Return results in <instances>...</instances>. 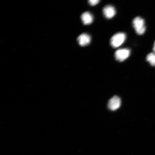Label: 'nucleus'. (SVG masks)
Returning <instances> with one entry per match:
<instances>
[{"label": "nucleus", "mask_w": 155, "mask_h": 155, "mask_svg": "<svg viewBox=\"0 0 155 155\" xmlns=\"http://www.w3.org/2000/svg\"><path fill=\"white\" fill-rule=\"evenodd\" d=\"M133 24L137 33L139 35L144 34L146 30L144 19L137 17L133 19Z\"/></svg>", "instance_id": "f257e3e1"}, {"label": "nucleus", "mask_w": 155, "mask_h": 155, "mask_svg": "<svg viewBox=\"0 0 155 155\" xmlns=\"http://www.w3.org/2000/svg\"><path fill=\"white\" fill-rule=\"evenodd\" d=\"M126 38V34L123 32H119L114 35L110 40V44L112 47L117 48L124 42Z\"/></svg>", "instance_id": "f03ea898"}, {"label": "nucleus", "mask_w": 155, "mask_h": 155, "mask_svg": "<svg viewBox=\"0 0 155 155\" xmlns=\"http://www.w3.org/2000/svg\"><path fill=\"white\" fill-rule=\"evenodd\" d=\"M130 51L127 48H121L117 50L115 52V55L116 59L120 62L125 61L130 55Z\"/></svg>", "instance_id": "7ed1b4c3"}, {"label": "nucleus", "mask_w": 155, "mask_h": 155, "mask_svg": "<svg viewBox=\"0 0 155 155\" xmlns=\"http://www.w3.org/2000/svg\"><path fill=\"white\" fill-rule=\"evenodd\" d=\"M120 98L117 96H115L110 99L108 103V108L111 111H115L119 109L121 106Z\"/></svg>", "instance_id": "20e7f679"}, {"label": "nucleus", "mask_w": 155, "mask_h": 155, "mask_svg": "<svg viewBox=\"0 0 155 155\" xmlns=\"http://www.w3.org/2000/svg\"><path fill=\"white\" fill-rule=\"evenodd\" d=\"M104 16L108 19H111L115 16L116 11L114 7L111 5L106 6L103 9Z\"/></svg>", "instance_id": "39448f33"}, {"label": "nucleus", "mask_w": 155, "mask_h": 155, "mask_svg": "<svg viewBox=\"0 0 155 155\" xmlns=\"http://www.w3.org/2000/svg\"><path fill=\"white\" fill-rule=\"evenodd\" d=\"M77 40L79 45L84 46L90 44L91 41V38L88 34H83L78 37Z\"/></svg>", "instance_id": "423d86ee"}, {"label": "nucleus", "mask_w": 155, "mask_h": 155, "mask_svg": "<svg viewBox=\"0 0 155 155\" xmlns=\"http://www.w3.org/2000/svg\"><path fill=\"white\" fill-rule=\"evenodd\" d=\"M81 18L83 24L85 25L91 24L94 20L93 15L88 12L83 13L81 15Z\"/></svg>", "instance_id": "0eeeda50"}, {"label": "nucleus", "mask_w": 155, "mask_h": 155, "mask_svg": "<svg viewBox=\"0 0 155 155\" xmlns=\"http://www.w3.org/2000/svg\"><path fill=\"white\" fill-rule=\"evenodd\" d=\"M147 61L152 66H155V53H150L147 57Z\"/></svg>", "instance_id": "6e6552de"}, {"label": "nucleus", "mask_w": 155, "mask_h": 155, "mask_svg": "<svg viewBox=\"0 0 155 155\" xmlns=\"http://www.w3.org/2000/svg\"><path fill=\"white\" fill-rule=\"evenodd\" d=\"M89 3L92 6L95 5L97 4L100 2L99 0H90L89 1Z\"/></svg>", "instance_id": "1a4fd4ad"}, {"label": "nucleus", "mask_w": 155, "mask_h": 155, "mask_svg": "<svg viewBox=\"0 0 155 155\" xmlns=\"http://www.w3.org/2000/svg\"><path fill=\"white\" fill-rule=\"evenodd\" d=\"M153 50L154 53H155V42L154 43L153 48Z\"/></svg>", "instance_id": "9d476101"}]
</instances>
